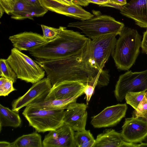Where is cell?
I'll list each match as a JSON object with an SVG mask.
<instances>
[{
    "label": "cell",
    "instance_id": "obj_1",
    "mask_svg": "<svg viewBox=\"0 0 147 147\" xmlns=\"http://www.w3.org/2000/svg\"><path fill=\"white\" fill-rule=\"evenodd\" d=\"M91 40L89 38L83 49L74 55L52 60L35 61L45 70L52 86L65 81H77L100 86L105 82L107 71L99 70L94 64Z\"/></svg>",
    "mask_w": 147,
    "mask_h": 147
},
{
    "label": "cell",
    "instance_id": "obj_2",
    "mask_svg": "<svg viewBox=\"0 0 147 147\" xmlns=\"http://www.w3.org/2000/svg\"><path fill=\"white\" fill-rule=\"evenodd\" d=\"M59 27L60 32L57 37L28 50L36 60L47 61L65 57L78 53L86 46L89 38L66 27Z\"/></svg>",
    "mask_w": 147,
    "mask_h": 147
},
{
    "label": "cell",
    "instance_id": "obj_3",
    "mask_svg": "<svg viewBox=\"0 0 147 147\" xmlns=\"http://www.w3.org/2000/svg\"><path fill=\"white\" fill-rule=\"evenodd\" d=\"M119 35L112 56L117 69L127 71L138 55L142 36L137 30L125 26Z\"/></svg>",
    "mask_w": 147,
    "mask_h": 147
},
{
    "label": "cell",
    "instance_id": "obj_4",
    "mask_svg": "<svg viewBox=\"0 0 147 147\" xmlns=\"http://www.w3.org/2000/svg\"><path fill=\"white\" fill-rule=\"evenodd\" d=\"M124 26L123 23L105 15L84 21L70 23L67 25L68 27L80 29L91 40L108 34L119 35Z\"/></svg>",
    "mask_w": 147,
    "mask_h": 147
},
{
    "label": "cell",
    "instance_id": "obj_5",
    "mask_svg": "<svg viewBox=\"0 0 147 147\" xmlns=\"http://www.w3.org/2000/svg\"><path fill=\"white\" fill-rule=\"evenodd\" d=\"M17 78L33 84L43 79L45 71L35 61L15 48L6 59Z\"/></svg>",
    "mask_w": 147,
    "mask_h": 147
},
{
    "label": "cell",
    "instance_id": "obj_6",
    "mask_svg": "<svg viewBox=\"0 0 147 147\" xmlns=\"http://www.w3.org/2000/svg\"><path fill=\"white\" fill-rule=\"evenodd\" d=\"M65 109H39L27 106L22 114L38 132L55 130L64 123Z\"/></svg>",
    "mask_w": 147,
    "mask_h": 147
},
{
    "label": "cell",
    "instance_id": "obj_7",
    "mask_svg": "<svg viewBox=\"0 0 147 147\" xmlns=\"http://www.w3.org/2000/svg\"><path fill=\"white\" fill-rule=\"evenodd\" d=\"M147 90V69L141 72L128 71L120 75L114 90L117 100L122 102L129 92Z\"/></svg>",
    "mask_w": 147,
    "mask_h": 147
},
{
    "label": "cell",
    "instance_id": "obj_8",
    "mask_svg": "<svg viewBox=\"0 0 147 147\" xmlns=\"http://www.w3.org/2000/svg\"><path fill=\"white\" fill-rule=\"evenodd\" d=\"M116 36L108 34L91 40L92 58L100 71L103 70L106 63L112 55L117 41Z\"/></svg>",
    "mask_w": 147,
    "mask_h": 147
},
{
    "label": "cell",
    "instance_id": "obj_9",
    "mask_svg": "<svg viewBox=\"0 0 147 147\" xmlns=\"http://www.w3.org/2000/svg\"><path fill=\"white\" fill-rule=\"evenodd\" d=\"M52 86L48 78H43L33 84L24 95L14 100L12 104V110L18 112L24 107L44 101Z\"/></svg>",
    "mask_w": 147,
    "mask_h": 147
},
{
    "label": "cell",
    "instance_id": "obj_10",
    "mask_svg": "<svg viewBox=\"0 0 147 147\" xmlns=\"http://www.w3.org/2000/svg\"><path fill=\"white\" fill-rule=\"evenodd\" d=\"M127 109L126 103L107 107L99 114L91 117V123L96 128L115 126L125 117Z\"/></svg>",
    "mask_w": 147,
    "mask_h": 147
},
{
    "label": "cell",
    "instance_id": "obj_11",
    "mask_svg": "<svg viewBox=\"0 0 147 147\" xmlns=\"http://www.w3.org/2000/svg\"><path fill=\"white\" fill-rule=\"evenodd\" d=\"M121 133L124 140L127 142L141 143L147 137V121L132 116L125 118Z\"/></svg>",
    "mask_w": 147,
    "mask_h": 147
},
{
    "label": "cell",
    "instance_id": "obj_12",
    "mask_svg": "<svg viewBox=\"0 0 147 147\" xmlns=\"http://www.w3.org/2000/svg\"><path fill=\"white\" fill-rule=\"evenodd\" d=\"M74 131L63 124L57 129L49 131L42 141L44 147H76Z\"/></svg>",
    "mask_w": 147,
    "mask_h": 147
},
{
    "label": "cell",
    "instance_id": "obj_13",
    "mask_svg": "<svg viewBox=\"0 0 147 147\" xmlns=\"http://www.w3.org/2000/svg\"><path fill=\"white\" fill-rule=\"evenodd\" d=\"M46 9L82 21L88 20L94 15L84 9L80 5L73 3L65 4L54 0H40Z\"/></svg>",
    "mask_w": 147,
    "mask_h": 147
},
{
    "label": "cell",
    "instance_id": "obj_14",
    "mask_svg": "<svg viewBox=\"0 0 147 147\" xmlns=\"http://www.w3.org/2000/svg\"><path fill=\"white\" fill-rule=\"evenodd\" d=\"M84 83L77 81H65L53 86L45 100L63 99L84 94Z\"/></svg>",
    "mask_w": 147,
    "mask_h": 147
},
{
    "label": "cell",
    "instance_id": "obj_15",
    "mask_svg": "<svg viewBox=\"0 0 147 147\" xmlns=\"http://www.w3.org/2000/svg\"><path fill=\"white\" fill-rule=\"evenodd\" d=\"M87 105L84 103H76L64 111V123L74 131L85 130L87 118Z\"/></svg>",
    "mask_w": 147,
    "mask_h": 147
},
{
    "label": "cell",
    "instance_id": "obj_16",
    "mask_svg": "<svg viewBox=\"0 0 147 147\" xmlns=\"http://www.w3.org/2000/svg\"><path fill=\"white\" fill-rule=\"evenodd\" d=\"M120 10L122 15L134 20L138 26L147 28V0H130Z\"/></svg>",
    "mask_w": 147,
    "mask_h": 147
},
{
    "label": "cell",
    "instance_id": "obj_17",
    "mask_svg": "<svg viewBox=\"0 0 147 147\" xmlns=\"http://www.w3.org/2000/svg\"><path fill=\"white\" fill-rule=\"evenodd\" d=\"M92 147H138V145L125 141L121 133L108 129L97 135Z\"/></svg>",
    "mask_w": 147,
    "mask_h": 147
},
{
    "label": "cell",
    "instance_id": "obj_18",
    "mask_svg": "<svg viewBox=\"0 0 147 147\" xmlns=\"http://www.w3.org/2000/svg\"><path fill=\"white\" fill-rule=\"evenodd\" d=\"M13 47L19 51H28L32 47L48 41L40 34L32 32H25L9 37Z\"/></svg>",
    "mask_w": 147,
    "mask_h": 147
},
{
    "label": "cell",
    "instance_id": "obj_19",
    "mask_svg": "<svg viewBox=\"0 0 147 147\" xmlns=\"http://www.w3.org/2000/svg\"><path fill=\"white\" fill-rule=\"evenodd\" d=\"M81 95L63 99H53L36 102L28 106L39 109L48 110L65 109L74 105L76 102L77 98Z\"/></svg>",
    "mask_w": 147,
    "mask_h": 147
},
{
    "label": "cell",
    "instance_id": "obj_20",
    "mask_svg": "<svg viewBox=\"0 0 147 147\" xmlns=\"http://www.w3.org/2000/svg\"><path fill=\"white\" fill-rule=\"evenodd\" d=\"M22 121L18 112L11 110L0 104V131L2 127H17Z\"/></svg>",
    "mask_w": 147,
    "mask_h": 147
},
{
    "label": "cell",
    "instance_id": "obj_21",
    "mask_svg": "<svg viewBox=\"0 0 147 147\" xmlns=\"http://www.w3.org/2000/svg\"><path fill=\"white\" fill-rule=\"evenodd\" d=\"M41 135L36 132L24 135L11 143V147H42Z\"/></svg>",
    "mask_w": 147,
    "mask_h": 147
},
{
    "label": "cell",
    "instance_id": "obj_22",
    "mask_svg": "<svg viewBox=\"0 0 147 147\" xmlns=\"http://www.w3.org/2000/svg\"><path fill=\"white\" fill-rule=\"evenodd\" d=\"M74 137L76 147H92L95 140L89 130L74 132Z\"/></svg>",
    "mask_w": 147,
    "mask_h": 147
},
{
    "label": "cell",
    "instance_id": "obj_23",
    "mask_svg": "<svg viewBox=\"0 0 147 147\" xmlns=\"http://www.w3.org/2000/svg\"><path fill=\"white\" fill-rule=\"evenodd\" d=\"M0 76L11 80L13 83L16 81L17 77L6 59H0Z\"/></svg>",
    "mask_w": 147,
    "mask_h": 147
},
{
    "label": "cell",
    "instance_id": "obj_24",
    "mask_svg": "<svg viewBox=\"0 0 147 147\" xmlns=\"http://www.w3.org/2000/svg\"><path fill=\"white\" fill-rule=\"evenodd\" d=\"M146 91L127 92L125 98L126 103L136 109L143 99Z\"/></svg>",
    "mask_w": 147,
    "mask_h": 147
},
{
    "label": "cell",
    "instance_id": "obj_25",
    "mask_svg": "<svg viewBox=\"0 0 147 147\" xmlns=\"http://www.w3.org/2000/svg\"><path fill=\"white\" fill-rule=\"evenodd\" d=\"M48 10L43 6L40 7L31 6L30 8L16 18V20H20L26 18L31 19L34 17L42 16Z\"/></svg>",
    "mask_w": 147,
    "mask_h": 147
},
{
    "label": "cell",
    "instance_id": "obj_26",
    "mask_svg": "<svg viewBox=\"0 0 147 147\" xmlns=\"http://www.w3.org/2000/svg\"><path fill=\"white\" fill-rule=\"evenodd\" d=\"M132 116L141 118L147 121V90L137 108L133 111Z\"/></svg>",
    "mask_w": 147,
    "mask_h": 147
},
{
    "label": "cell",
    "instance_id": "obj_27",
    "mask_svg": "<svg viewBox=\"0 0 147 147\" xmlns=\"http://www.w3.org/2000/svg\"><path fill=\"white\" fill-rule=\"evenodd\" d=\"M13 82L3 77L0 78V96H5L16 90L13 86Z\"/></svg>",
    "mask_w": 147,
    "mask_h": 147
},
{
    "label": "cell",
    "instance_id": "obj_28",
    "mask_svg": "<svg viewBox=\"0 0 147 147\" xmlns=\"http://www.w3.org/2000/svg\"><path fill=\"white\" fill-rule=\"evenodd\" d=\"M32 6L29 5L22 0H17L11 14V18L16 19L20 16L29 9Z\"/></svg>",
    "mask_w": 147,
    "mask_h": 147
},
{
    "label": "cell",
    "instance_id": "obj_29",
    "mask_svg": "<svg viewBox=\"0 0 147 147\" xmlns=\"http://www.w3.org/2000/svg\"><path fill=\"white\" fill-rule=\"evenodd\" d=\"M43 32V36L48 42L51 41L57 37L60 31V28H58L41 25Z\"/></svg>",
    "mask_w": 147,
    "mask_h": 147
},
{
    "label": "cell",
    "instance_id": "obj_30",
    "mask_svg": "<svg viewBox=\"0 0 147 147\" xmlns=\"http://www.w3.org/2000/svg\"><path fill=\"white\" fill-rule=\"evenodd\" d=\"M17 0H0V7L8 14H11Z\"/></svg>",
    "mask_w": 147,
    "mask_h": 147
},
{
    "label": "cell",
    "instance_id": "obj_31",
    "mask_svg": "<svg viewBox=\"0 0 147 147\" xmlns=\"http://www.w3.org/2000/svg\"><path fill=\"white\" fill-rule=\"evenodd\" d=\"M95 88V87L92 85L88 84H86L84 90V92L86 96V105H87L93 93Z\"/></svg>",
    "mask_w": 147,
    "mask_h": 147
},
{
    "label": "cell",
    "instance_id": "obj_32",
    "mask_svg": "<svg viewBox=\"0 0 147 147\" xmlns=\"http://www.w3.org/2000/svg\"><path fill=\"white\" fill-rule=\"evenodd\" d=\"M141 47L142 53L147 54V29L143 33Z\"/></svg>",
    "mask_w": 147,
    "mask_h": 147
},
{
    "label": "cell",
    "instance_id": "obj_33",
    "mask_svg": "<svg viewBox=\"0 0 147 147\" xmlns=\"http://www.w3.org/2000/svg\"><path fill=\"white\" fill-rule=\"evenodd\" d=\"M27 4L34 7H40L42 6L40 0H22Z\"/></svg>",
    "mask_w": 147,
    "mask_h": 147
},
{
    "label": "cell",
    "instance_id": "obj_34",
    "mask_svg": "<svg viewBox=\"0 0 147 147\" xmlns=\"http://www.w3.org/2000/svg\"><path fill=\"white\" fill-rule=\"evenodd\" d=\"M99 5V6L102 7H112L120 10L123 7V6L119 5L110 1L108 2Z\"/></svg>",
    "mask_w": 147,
    "mask_h": 147
},
{
    "label": "cell",
    "instance_id": "obj_35",
    "mask_svg": "<svg viewBox=\"0 0 147 147\" xmlns=\"http://www.w3.org/2000/svg\"><path fill=\"white\" fill-rule=\"evenodd\" d=\"M73 3L76 4L86 6L89 3L88 0H72Z\"/></svg>",
    "mask_w": 147,
    "mask_h": 147
},
{
    "label": "cell",
    "instance_id": "obj_36",
    "mask_svg": "<svg viewBox=\"0 0 147 147\" xmlns=\"http://www.w3.org/2000/svg\"><path fill=\"white\" fill-rule=\"evenodd\" d=\"M89 3L97 4L98 5L109 1V0H88Z\"/></svg>",
    "mask_w": 147,
    "mask_h": 147
},
{
    "label": "cell",
    "instance_id": "obj_37",
    "mask_svg": "<svg viewBox=\"0 0 147 147\" xmlns=\"http://www.w3.org/2000/svg\"><path fill=\"white\" fill-rule=\"evenodd\" d=\"M109 1L123 6L127 3V0H109Z\"/></svg>",
    "mask_w": 147,
    "mask_h": 147
},
{
    "label": "cell",
    "instance_id": "obj_38",
    "mask_svg": "<svg viewBox=\"0 0 147 147\" xmlns=\"http://www.w3.org/2000/svg\"><path fill=\"white\" fill-rule=\"evenodd\" d=\"M56 1L67 5L73 4L72 0H54Z\"/></svg>",
    "mask_w": 147,
    "mask_h": 147
},
{
    "label": "cell",
    "instance_id": "obj_39",
    "mask_svg": "<svg viewBox=\"0 0 147 147\" xmlns=\"http://www.w3.org/2000/svg\"><path fill=\"white\" fill-rule=\"evenodd\" d=\"M11 143L6 141L0 142V147H11Z\"/></svg>",
    "mask_w": 147,
    "mask_h": 147
},
{
    "label": "cell",
    "instance_id": "obj_40",
    "mask_svg": "<svg viewBox=\"0 0 147 147\" xmlns=\"http://www.w3.org/2000/svg\"><path fill=\"white\" fill-rule=\"evenodd\" d=\"M147 147V143L141 142L138 144V147Z\"/></svg>",
    "mask_w": 147,
    "mask_h": 147
}]
</instances>
